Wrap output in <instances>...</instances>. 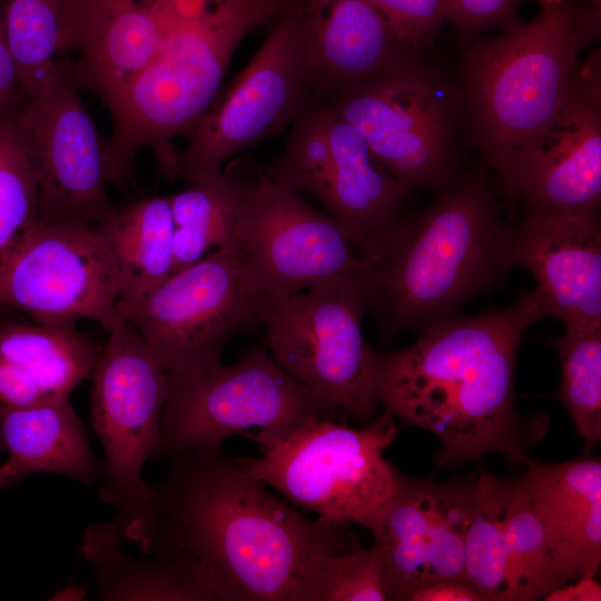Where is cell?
I'll return each instance as SVG.
<instances>
[{
	"label": "cell",
	"mask_w": 601,
	"mask_h": 601,
	"mask_svg": "<svg viewBox=\"0 0 601 601\" xmlns=\"http://www.w3.org/2000/svg\"><path fill=\"white\" fill-rule=\"evenodd\" d=\"M397 432L387 410L363 428L313 418L260 456L239 461L255 479L321 519L363 526L395 486L398 471L383 454Z\"/></svg>",
	"instance_id": "obj_9"
},
{
	"label": "cell",
	"mask_w": 601,
	"mask_h": 601,
	"mask_svg": "<svg viewBox=\"0 0 601 601\" xmlns=\"http://www.w3.org/2000/svg\"><path fill=\"white\" fill-rule=\"evenodd\" d=\"M474 480L435 483L397 473L392 493L363 524L378 550L388 600L410 601L433 583L465 581V519Z\"/></svg>",
	"instance_id": "obj_18"
},
{
	"label": "cell",
	"mask_w": 601,
	"mask_h": 601,
	"mask_svg": "<svg viewBox=\"0 0 601 601\" xmlns=\"http://www.w3.org/2000/svg\"><path fill=\"white\" fill-rule=\"evenodd\" d=\"M410 601H485L482 594L465 581H440L416 591Z\"/></svg>",
	"instance_id": "obj_38"
},
{
	"label": "cell",
	"mask_w": 601,
	"mask_h": 601,
	"mask_svg": "<svg viewBox=\"0 0 601 601\" xmlns=\"http://www.w3.org/2000/svg\"><path fill=\"white\" fill-rule=\"evenodd\" d=\"M386 580L375 545L308 560L292 601H385Z\"/></svg>",
	"instance_id": "obj_33"
},
{
	"label": "cell",
	"mask_w": 601,
	"mask_h": 601,
	"mask_svg": "<svg viewBox=\"0 0 601 601\" xmlns=\"http://www.w3.org/2000/svg\"><path fill=\"white\" fill-rule=\"evenodd\" d=\"M24 98L0 105V286L38 224V187L20 127Z\"/></svg>",
	"instance_id": "obj_30"
},
{
	"label": "cell",
	"mask_w": 601,
	"mask_h": 601,
	"mask_svg": "<svg viewBox=\"0 0 601 601\" xmlns=\"http://www.w3.org/2000/svg\"><path fill=\"white\" fill-rule=\"evenodd\" d=\"M100 354L75 325L9 324L0 328V355L28 374L49 397H69L91 377Z\"/></svg>",
	"instance_id": "obj_27"
},
{
	"label": "cell",
	"mask_w": 601,
	"mask_h": 601,
	"mask_svg": "<svg viewBox=\"0 0 601 601\" xmlns=\"http://www.w3.org/2000/svg\"><path fill=\"white\" fill-rule=\"evenodd\" d=\"M272 180L317 199L356 248L397 214L410 194L380 162L361 132L321 100L298 112Z\"/></svg>",
	"instance_id": "obj_14"
},
{
	"label": "cell",
	"mask_w": 601,
	"mask_h": 601,
	"mask_svg": "<svg viewBox=\"0 0 601 601\" xmlns=\"http://www.w3.org/2000/svg\"><path fill=\"white\" fill-rule=\"evenodd\" d=\"M9 48L22 93L31 97L48 86L72 43L77 0H0Z\"/></svg>",
	"instance_id": "obj_28"
},
{
	"label": "cell",
	"mask_w": 601,
	"mask_h": 601,
	"mask_svg": "<svg viewBox=\"0 0 601 601\" xmlns=\"http://www.w3.org/2000/svg\"><path fill=\"white\" fill-rule=\"evenodd\" d=\"M26 98L22 93L20 77L12 58L0 4V105Z\"/></svg>",
	"instance_id": "obj_37"
},
{
	"label": "cell",
	"mask_w": 601,
	"mask_h": 601,
	"mask_svg": "<svg viewBox=\"0 0 601 601\" xmlns=\"http://www.w3.org/2000/svg\"><path fill=\"white\" fill-rule=\"evenodd\" d=\"M107 335L91 375V422L105 455L98 496L115 508L125 541L139 546L151 514V487L141 470L160 453L169 378L126 319Z\"/></svg>",
	"instance_id": "obj_7"
},
{
	"label": "cell",
	"mask_w": 601,
	"mask_h": 601,
	"mask_svg": "<svg viewBox=\"0 0 601 601\" xmlns=\"http://www.w3.org/2000/svg\"><path fill=\"white\" fill-rule=\"evenodd\" d=\"M151 487L142 553H181L221 601H292L304 564L355 550L344 524L309 520L269 493L221 443L170 454Z\"/></svg>",
	"instance_id": "obj_1"
},
{
	"label": "cell",
	"mask_w": 601,
	"mask_h": 601,
	"mask_svg": "<svg viewBox=\"0 0 601 601\" xmlns=\"http://www.w3.org/2000/svg\"><path fill=\"white\" fill-rule=\"evenodd\" d=\"M96 226L109 255L118 302L138 298L171 275L175 224L169 196L114 208Z\"/></svg>",
	"instance_id": "obj_25"
},
{
	"label": "cell",
	"mask_w": 601,
	"mask_h": 601,
	"mask_svg": "<svg viewBox=\"0 0 601 601\" xmlns=\"http://www.w3.org/2000/svg\"><path fill=\"white\" fill-rule=\"evenodd\" d=\"M526 214L599 211L601 51L578 61L558 111L512 155L500 179Z\"/></svg>",
	"instance_id": "obj_15"
},
{
	"label": "cell",
	"mask_w": 601,
	"mask_h": 601,
	"mask_svg": "<svg viewBox=\"0 0 601 601\" xmlns=\"http://www.w3.org/2000/svg\"><path fill=\"white\" fill-rule=\"evenodd\" d=\"M510 481L486 472L475 476L465 519V581L485 601H515L506 539Z\"/></svg>",
	"instance_id": "obj_29"
},
{
	"label": "cell",
	"mask_w": 601,
	"mask_h": 601,
	"mask_svg": "<svg viewBox=\"0 0 601 601\" xmlns=\"http://www.w3.org/2000/svg\"><path fill=\"white\" fill-rule=\"evenodd\" d=\"M307 26L303 2L272 26L250 62L218 91L177 150L178 177L211 178L234 155L278 134L308 100Z\"/></svg>",
	"instance_id": "obj_12"
},
{
	"label": "cell",
	"mask_w": 601,
	"mask_h": 601,
	"mask_svg": "<svg viewBox=\"0 0 601 601\" xmlns=\"http://www.w3.org/2000/svg\"><path fill=\"white\" fill-rule=\"evenodd\" d=\"M245 173L246 162L236 160L218 175L169 195L175 224L173 273L199 262L213 247L235 248L233 230Z\"/></svg>",
	"instance_id": "obj_26"
},
{
	"label": "cell",
	"mask_w": 601,
	"mask_h": 601,
	"mask_svg": "<svg viewBox=\"0 0 601 601\" xmlns=\"http://www.w3.org/2000/svg\"><path fill=\"white\" fill-rule=\"evenodd\" d=\"M24 477V474L10 462L0 464V489L13 485Z\"/></svg>",
	"instance_id": "obj_40"
},
{
	"label": "cell",
	"mask_w": 601,
	"mask_h": 601,
	"mask_svg": "<svg viewBox=\"0 0 601 601\" xmlns=\"http://www.w3.org/2000/svg\"><path fill=\"white\" fill-rule=\"evenodd\" d=\"M595 575L583 574L572 585L558 587L544 595L545 601H600L601 587Z\"/></svg>",
	"instance_id": "obj_39"
},
{
	"label": "cell",
	"mask_w": 601,
	"mask_h": 601,
	"mask_svg": "<svg viewBox=\"0 0 601 601\" xmlns=\"http://www.w3.org/2000/svg\"><path fill=\"white\" fill-rule=\"evenodd\" d=\"M535 1L541 6V8H544V7L558 3L561 0H535Z\"/></svg>",
	"instance_id": "obj_41"
},
{
	"label": "cell",
	"mask_w": 601,
	"mask_h": 601,
	"mask_svg": "<svg viewBox=\"0 0 601 601\" xmlns=\"http://www.w3.org/2000/svg\"><path fill=\"white\" fill-rule=\"evenodd\" d=\"M48 398L36 382L14 364L0 355V402L23 406Z\"/></svg>",
	"instance_id": "obj_36"
},
{
	"label": "cell",
	"mask_w": 601,
	"mask_h": 601,
	"mask_svg": "<svg viewBox=\"0 0 601 601\" xmlns=\"http://www.w3.org/2000/svg\"><path fill=\"white\" fill-rule=\"evenodd\" d=\"M221 0H78L66 66L109 108L185 22Z\"/></svg>",
	"instance_id": "obj_19"
},
{
	"label": "cell",
	"mask_w": 601,
	"mask_h": 601,
	"mask_svg": "<svg viewBox=\"0 0 601 601\" xmlns=\"http://www.w3.org/2000/svg\"><path fill=\"white\" fill-rule=\"evenodd\" d=\"M335 407L285 372L265 346L237 363L170 381L161 415L160 453L221 443L245 435L263 449Z\"/></svg>",
	"instance_id": "obj_10"
},
{
	"label": "cell",
	"mask_w": 601,
	"mask_h": 601,
	"mask_svg": "<svg viewBox=\"0 0 601 601\" xmlns=\"http://www.w3.org/2000/svg\"><path fill=\"white\" fill-rule=\"evenodd\" d=\"M233 245L263 305L325 278L358 276L356 250L342 225L253 162L246 164Z\"/></svg>",
	"instance_id": "obj_13"
},
{
	"label": "cell",
	"mask_w": 601,
	"mask_h": 601,
	"mask_svg": "<svg viewBox=\"0 0 601 601\" xmlns=\"http://www.w3.org/2000/svg\"><path fill=\"white\" fill-rule=\"evenodd\" d=\"M303 11L306 85L322 99L424 52L367 0H303Z\"/></svg>",
	"instance_id": "obj_21"
},
{
	"label": "cell",
	"mask_w": 601,
	"mask_h": 601,
	"mask_svg": "<svg viewBox=\"0 0 601 601\" xmlns=\"http://www.w3.org/2000/svg\"><path fill=\"white\" fill-rule=\"evenodd\" d=\"M0 451L24 476L55 473L90 484L102 472L69 397L23 406L0 402Z\"/></svg>",
	"instance_id": "obj_24"
},
{
	"label": "cell",
	"mask_w": 601,
	"mask_h": 601,
	"mask_svg": "<svg viewBox=\"0 0 601 601\" xmlns=\"http://www.w3.org/2000/svg\"><path fill=\"white\" fill-rule=\"evenodd\" d=\"M545 316L534 288L505 309L426 326L411 346L378 354V405L432 432L443 445L441 466L489 453L526 464L514 366L525 329Z\"/></svg>",
	"instance_id": "obj_2"
},
{
	"label": "cell",
	"mask_w": 601,
	"mask_h": 601,
	"mask_svg": "<svg viewBox=\"0 0 601 601\" xmlns=\"http://www.w3.org/2000/svg\"><path fill=\"white\" fill-rule=\"evenodd\" d=\"M600 35L601 10L561 0L499 36L463 43L456 81L463 144L499 179L514 151L561 107L580 53Z\"/></svg>",
	"instance_id": "obj_4"
},
{
	"label": "cell",
	"mask_w": 601,
	"mask_h": 601,
	"mask_svg": "<svg viewBox=\"0 0 601 601\" xmlns=\"http://www.w3.org/2000/svg\"><path fill=\"white\" fill-rule=\"evenodd\" d=\"M302 0H221L180 26L154 61L108 108L105 141L108 184L127 185L135 157L149 148L161 174L178 177L173 140L185 138L213 102L231 57L249 35L300 6Z\"/></svg>",
	"instance_id": "obj_5"
},
{
	"label": "cell",
	"mask_w": 601,
	"mask_h": 601,
	"mask_svg": "<svg viewBox=\"0 0 601 601\" xmlns=\"http://www.w3.org/2000/svg\"><path fill=\"white\" fill-rule=\"evenodd\" d=\"M550 343L562 364L555 396L568 408L587 449L591 447L601 439V327L566 328Z\"/></svg>",
	"instance_id": "obj_32"
},
{
	"label": "cell",
	"mask_w": 601,
	"mask_h": 601,
	"mask_svg": "<svg viewBox=\"0 0 601 601\" xmlns=\"http://www.w3.org/2000/svg\"><path fill=\"white\" fill-rule=\"evenodd\" d=\"M120 523L114 519L89 525L81 554L102 601H221L200 564L181 553L135 556L124 548Z\"/></svg>",
	"instance_id": "obj_23"
},
{
	"label": "cell",
	"mask_w": 601,
	"mask_h": 601,
	"mask_svg": "<svg viewBox=\"0 0 601 601\" xmlns=\"http://www.w3.org/2000/svg\"><path fill=\"white\" fill-rule=\"evenodd\" d=\"M506 539L515 601L538 600L568 582L545 528L520 479L510 481Z\"/></svg>",
	"instance_id": "obj_31"
},
{
	"label": "cell",
	"mask_w": 601,
	"mask_h": 601,
	"mask_svg": "<svg viewBox=\"0 0 601 601\" xmlns=\"http://www.w3.org/2000/svg\"><path fill=\"white\" fill-rule=\"evenodd\" d=\"M109 255L96 225L38 223L11 262L0 305L43 324L98 322L107 332L121 316Z\"/></svg>",
	"instance_id": "obj_17"
},
{
	"label": "cell",
	"mask_w": 601,
	"mask_h": 601,
	"mask_svg": "<svg viewBox=\"0 0 601 601\" xmlns=\"http://www.w3.org/2000/svg\"><path fill=\"white\" fill-rule=\"evenodd\" d=\"M420 51L428 49L446 21L447 0H367Z\"/></svg>",
	"instance_id": "obj_34"
},
{
	"label": "cell",
	"mask_w": 601,
	"mask_h": 601,
	"mask_svg": "<svg viewBox=\"0 0 601 601\" xmlns=\"http://www.w3.org/2000/svg\"><path fill=\"white\" fill-rule=\"evenodd\" d=\"M591 7L600 10L601 8V0H585Z\"/></svg>",
	"instance_id": "obj_42"
},
{
	"label": "cell",
	"mask_w": 601,
	"mask_h": 601,
	"mask_svg": "<svg viewBox=\"0 0 601 601\" xmlns=\"http://www.w3.org/2000/svg\"><path fill=\"white\" fill-rule=\"evenodd\" d=\"M262 306L236 248H216L142 296L117 303L170 381L220 365L227 339L260 323Z\"/></svg>",
	"instance_id": "obj_11"
},
{
	"label": "cell",
	"mask_w": 601,
	"mask_h": 601,
	"mask_svg": "<svg viewBox=\"0 0 601 601\" xmlns=\"http://www.w3.org/2000/svg\"><path fill=\"white\" fill-rule=\"evenodd\" d=\"M323 101L361 132L410 193L441 191L457 175L463 147L459 86L424 52Z\"/></svg>",
	"instance_id": "obj_6"
},
{
	"label": "cell",
	"mask_w": 601,
	"mask_h": 601,
	"mask_svg": "<svg viewBox=\"0 0 601 601\" xmlns=\"http://www.w3.org/2000/svg\"><path fill=\"white\" fill-rule=\"evenodd\" d=\"M520 477L566 581L595 575L601 564V463L529 461Z\"/></svg>",
	"instance_id": "obj_22"
},
{
	"label": "cell",
	"mask_w": 601,
	"mask_h": 601,
	"mask_svg": "<svg viewBox=\"0 0 601 601\" xmlns=\"http://www.w3.org/2000/svg\"><path fill=\"white\" fill-rule=\"evenodd\" d=\"M482 161L423 209L397 214L356 248L366 311L388 332L453 317L513 267L504 224Z\"/></svg>",
	"instance_id": "obj_3"
},
{
	"label": "cell",
	"mask_w": 601,
	"mask_h": 601,
	"mask_svg": "<svg viewBox=\"0 0 601 601\" xmlns=\"http://www.w3.org/2000/svg\"><path fill=\"white\" fill-rule=\"evenodd\" d=\"M66 65L36 95L19 120L38 187V223L96 225L115 208L108 198L105 141L86 110Z\"/></svg>",
	"instance_id": "obj_16"
},
{
	"label": "cell",
	"mask_w": 601,
	"mask_h": 601,
	"mask_svg": "<svg viewBox=\"0 0 601 601\" xmlns=\"http://www.w3.org/2000/svg\"><path fill=\"white\" fill-rule=\"evenodd\" d=\"M511 260L532 273L546 316L566 328L601 327L599 211L526 214L512 227Z\"/></svg>",
	"instance_id": "obj_20"
},
{
	"label": "cell",
	"mask_w": 601,
	"mask_h": 601,
	"mask_svg": "<svg viewBox=\"0 0 601 601\" xmlns=\"http://www.w3.org/2000/svg\"><path fill=\"white\" fill-rule=\"evenodd\" d=\"M520 1L447 0L446 21L453 24L462 43H466L485 31H506L520 24Z\"/></svg>",
	"instance_id": "obj_35"
},
{
	"label": "cell",
	"mask_w": 601,
	"mask_h": 601,
	"mask_svg": "<svg viewBox=\"0 0 601 601\" xmlns=\"http://www.w3.org/2000/svg\"><path fill=\"white\" fill-rule=\"evenodd\" d=\"M366 312L357 277L334 276L267 302L260 309L276 363L358 420L375 414L378 354L362 334Z\"/></svg>",
	"instance_id": "obj_8"
}]
</instances>
